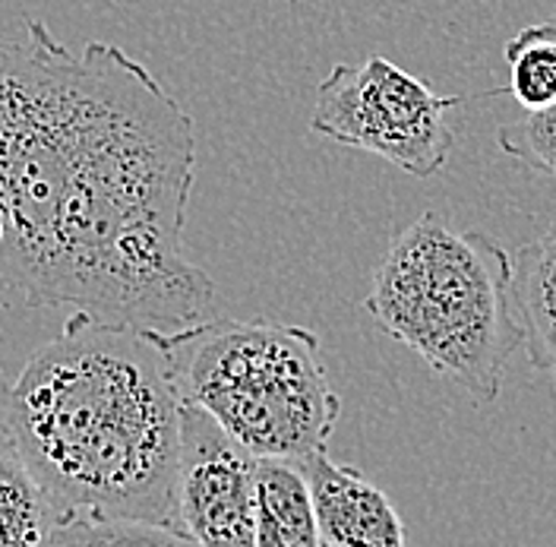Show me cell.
I'll return each mask as SVG.
<instances>
[{"instance_id": "cell-1", "label": "cell", "mask_w": 556, "mask_h": 547, "mask_svg": "<svg viewBox=\"0 0 556 547\" xmlns=\"http://www.w3.org/2000/svg\"><path fill=\"white\" fill-rule=\"evenodd\" d=\"M193 117L117 45L26 20L0 38V285L29 308L155 333L208 320L215 282L184 257Z\"/></svg>"}, {"instance_id": "cell-2", "label": "cell", "mask_w": 556, "mask_h": 547, "mask_svg": "<svg viewBox=\"0 0 556 547\" xmlns=\"http://www.w3.org/2000/svg\"><path fill=\"white\" fill-rule=\"evenodd\" d=\"M180 409L165 333L83 310L0 380V437L58 513L177 525Z\"/></svg>"}, {"instance_id": "cell-3", "label": "cell", "mask_w": 556, "mask_h": 547, "mask_svg": "<svg viewBox=\"0 0 556 547\" xmlns=\"http://www.w3.org/2000/svg\"><path fill=\"white\" fill-rule=\"evenodd\" d=\"M364 310L478 406L500 399L525 345L513 253L481 228H455L443 212H424L389 244Z\"/></svg>"}, {"instance_id": "cell-4", "label": "cell", "mask_w": 556, "mask_h": 547, "mask_svg": "<svg viewBox=\"0 0 556 547\" xmlns=\"http://www.w3.org/2000/svg\"><path fill=\"white\" fill-rule=\"evenodd\" d=\"M180 402L208 411L256 459L304 462L326 452L342 418L319 336L266 316L203 320L165 333Z\"/></svg>"}, {"instance_id": "cell-5", "label": "cell", "mask_w": 556, "mask_h": 547, "mask_svg": "<svg viewBox=\"0 0 556 547\" xmlns=\"http://www.w3.org/2000/svg\"><path fill=\"white\" fill-rule=\"evenodd\" d=\"M458 102L465 99L437 96L415 73L370 54L364 64H336L316 86L311 130L427 181L450 165L455 130L446 114Z\"/></svg>"}, {"instance_id": "cell-6", "label": "cell", "mask_w": 556, "mask_h": 547, "mask_svg": "<svg viewBox=\"0 0 556 547\" xmlns=\"http://www.w3.org/2000/svg\"><path fill=\"white\" fill-rule=\"evenodd\" d=\"M260 459L200 406L180 409L177 525L200 547H253Z\"/></svg>"}, {"instance_id": "cell-7", "label": "cell", "mask_w": 556, "mask_h": 547, "mask_svg": "<svg viewBox=\"0 0 556 547\" xmlns=\"http://www.w3.org/2000/svg\"><path fill=\"white\" fill-rule=\"evenodd\" d=\"M311 490L313 515L326 547H408L405 522L361 469L342 465L326 452L298 462Z\"/></svg>"}, {"instance_id": "cell-8", "label": "cell", "mask_w": 556, "mask_h": 547, "mask_svg": "<svg viewBox=\"0 0 556 547\" xmlns=\"http://www.w3.org/2000/svg\"><path fill=\"white\" fill-rule=\"evenodd\" d=\"M513 301L528 361L556 383V225L513 253Z\"/></svg>"}, {"instance_id": "cell-9", "label": "cell", "mask_w": 556, "mask_h": 547, "mask_svg": "<svg viewBox=\"0 0 556 547\" xmlns=\"http://www.w3.org/2000/svg\"><path fill=\"white\" fill-rule=\"evenodd\" d=\"M253 547H326L301 469L285 459H260Z\"/></svg>"}, {"instance_id": "cell-10", "label": "cell", "mask_w": 556, "mask_h": 547, "mask_svg": "<svg viewBox=\"0 0 556 547\" xmlns=\"http://www.w3.org/2000/svg\"><path fill=\"white\" fill-rule=\"evenodd\" d=\"M58 515L48 490L0 437V547H45Z\"/></svg>"}, {"instance_id": "cell-11", "label": "cell", "mask_w": 556, "mask_h": 547, "mask_svg": "<svg viewBox=\"0 0 556 547\" xmlns=\"http://www.w3.org/2000/svg\"><path fill=\"white\" fill-rule=\"evenodd\" d=\"M503 61L509 67V92L525 114H538L556 104V20L547 16L525 26L503 45Z\"/></svg>"}, {"instance_id": "cell-12", "label": "cell", "mask_w": 556, "mask_h": 547, "mask_svg": "<svg viewBox=\"0 0 556 547\" xmlns=\"http://www.w3.org/2000/svg\"><path fill=\"white\" fill-rule=\"evenodd\" d=\"M45 547H200L184 529L127 515L61 513Z\"/></svg>"}, {"instance_id": "cell-13", "label": "cell", "mask_w": 556, "mask_h": 547, "mask_svg": "<svg viewBox=\"0 0 556 547\" xmlns=\"http://www.w3.org/2000/svg\"><path fill=\"white\" fill-rule=\"evenodd\" d=\"M496 146H500V152L521 162L525 169L547 174L556 181V104H551L547 111H538V114L521 111L516 121H509L496 130Z\"/></svg>"}, {"instance_id": "cell-14", "label": "cell", "mask_w": 556, "mask_h": 547, "mask_svg": "<svg viewBox=\"0 0 556 547\" xmlns=\"http://www.w3.org/2000/svg\"><path fill=\"white\" fill-rule=\"evenodd\" d=\"M3 238H7V225H3V212H0V250H3Z\"/></svg>"}]
</instances>
